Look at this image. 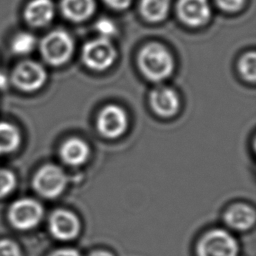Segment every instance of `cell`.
Listing matches in <instances>:
<instances>
[{
  "mask_svg": "<svg viewBox=\"0 0 256 256\" xmlns=\"http://www.w3.org/2000/svg\"><path fill=\"white\" fill-rule=\"evenodd\" d=\"M137 65L147 79L160 82L172 74L175 63L171 52L164 44L158 41H150L139 50Z\"/></svg>",
  "mask_w": 256,
  "mask_h": 256,
  "instance_id": "cell-1",
  "label": "cell"
},
{
  "mask_svg": "<svg viewBox=\"0 0 256 256\" xmlns=\"http://www.w3.org/2000/svg\"><path fill=\"white\" fill-rule=\"evenodd\" d=\"M74 40L64 29L57 28L46 33L39 42V50L46 63L61 66L67 63L74 52Z\"/></svg>",
  "mask_w": 256,
  "mask_h": 256,
  "instance_id": "cell-2",
  "label": "cell"
},
{
  "mask_svg": "<svg viewBox=\"0 0 256 256\" xmlns=\"http://www.w3.org/2000/svg\"><path fill=\"white\" fill-rule=\"evenodd\" d=\"M81 58L86 67L95 71H104L115 62L117 50L111 39L98 36L83 45Z\"/></svg>",
  "mask_w": 256,
  "mask_h": 256,
  "instance_id": "cell-3",
  "label": "cell"
},
{
  "mask_svg": "<svg viewBox=\"0 0 256 256\" xmlns=\"http://www.w3.org/2000/svg\"><path fill=\"white\" fill-rule=\"evenodd\" d=\"M196 254L197 256H238L239 245L227 231L214 229L199 240Z\"/></svg>",
  "mask_w": 256,
  "mask_h": 256,
  "instance_id": "cell-4",
  "label": "cell"
},
{
  "mask_svg": "<svg viewBox=\"0 0 256 256\" xmlns=\"http://www.w3.org/2000/svg\"><path fill=\"white\" fill-rule=\"evenodd\" d=\"M67 177L64 171L53 164L42 166L33 177L35 191L45 198L59 196L66 187Z\"/></svg>",
  "mask_w": 256,
  "mask_h": 256,
  "instance_id": "cell-5",
  "label": "cell"
},
{
  "mask_svg": "<svg viewBox=\"0 0 256 256\" xmlns=\"http://www.w3.org/2000/svg\"><path fill=\"white\" fill-rule=\"evenodd\" d=\"M175 12L179 22L189 28L204 27L212 18L209 0H177Z\"/></svg>",
  "mask_w": 256,
  "mask_h": 256,
  "instance_id": "cell-6",
  "label": "cell"
},
{
  "mask_svg": "<svg viewBox=\"0 0 256 256\" xmlns=\"http://www.w3.org/2000/svg\"><path fill=\"white\" fill-rule=\"evenodd\" d=\"M11 79L19 90L34 92L44 85L47 73L40 63L33 60H24L14 67Z\"/></svg>",
  "mask_w": 256,
  "mask_h": 256,
  "instance_id": "cell-7",
  "label": "cell"
},
{
  "mask_svg": "<svg viewBox=\"0 0 256 256\" xmlns=\"http://www.w3.org/2000/svg\"><path fill=\"white\" fill-rule=\"evenodd\" d=\"M43 208L41 204L31 198H22L15 201L9 208L10 223L19 230L34 228L41 221Z\"/></svg>",
  "mask_w": 256,
  "mask_h": 256,
  "instance_id": "cell-8",
  "label": "cell"
},
{
  "mask_svg": "<svg viewBox=\"0 0 256 256\" xmlns=\"http://www.w3.org/2000/svg\"><path fill=\"white\" fill-rule=\"evenodd\" d=\"M96 124L102 136L115 139L125 133L128 127V119L126 112L121 107L108 105L100 111Z\"/></svg>",
  "mask_w": 256,
  "mask_h": 256,
  "instance_id": "cell-9",
  "label": "cell"
},
{
  "mask_svg": "<svg viewBox=\"0 0 256 256\" xmlns=\"http://www.w3.org/2000/svg\"><path fill=\"white\" fill-rule=\"evenodd\" d=\"M56 14L53 0H29L22 10V19L28 27L34 29L49 26Z\"/></svg>",
  "mask_w": 256,
  "mask_h": 256,
  "instance_id": "cell-10",
  "label": "cell"
},
{
  "mask_svg": "<svg viewBox=\"0 0 256 256\" xmlns=\"http://www.w3.org/2000/svg\"><path fill=\"white\" fill-rule=\"evenodd\" d=\"M81 229L78 217L68 210H56L49 218V230L54 238L61 241L75 239Z\"/></svg>",
  "mask_w": 256,
  "mask_h": 256,
  "instance_id": "cell-11",
  "label": "cell"
},
{
  "mask_svg": "<svg viewBox=\"0 0 256 256\" xmlns=\"http://www.w3.org/2000/svg\"><path fill=\"white\" fill-rule=\"evenodd\" d=\"M150 105L157 115L168 118L178 112L179 98L172 88L157 86L150 93Z\"/></svg>",
  "mask_w": 256,
  "mask_h": 256,
  "instance_id": "cell-12",
  "label": "cell"
},
{
  "mask_svg": "<svg viewBox=\"0 0 256 256\" xmlns=\"http://www.w3.org/2000/svg\"><path fill=\"white\" fill-rule=\"evenodd\" d=\"M96 8V0H60L59 2L61 15L71 23L88 21L95 14Z\"/></svg>",
  "mask_w": 256,
  "mask_h": 256,
  "instance_id": "cell-13",
  "label": "cell"
},
{
  "mask_svg": "<svg viewBox=\"0 0 256 256\" xmlns=\"http://www.w3.org/2000/svg\"><path fill=\"white\" fill-rule=\"evenodd\" d=\"M171 4L172 0H139L138 12L145 22L159 24L167 19Z\"/></svg>",
  "mask_w": 256,
  "mask_h": 256,
  "instance_id": "cell-14",
  "label": "cell"
},
{
  "mask_svg": "<svg viewBox=\"0 0 256 256\" xmlns=\"http://www.w3.org/2000/svg\"><path fill=\"white\" fill-rule=\"evenodd\" d=\"M255 211L246 204H235L225 213L224 219L228 226L238 231L250 229L255 223Z\"/></svg>",
  "mask_w": 256,
  "mask_h": 256,
  "instance_id": "cell-15",
  "label": "cell"
},
{
  "mask_svg": "<svg viewBox=\"0 0 256 256\" xmlns=\"http://www.w3.org/2000/svg\"><path fill=\"white\" fill-rule=\"evenodd\" d=\"M89 146L79 138H70L63 143L60 149L61 159L68 165L79 166L89 157Z\"/></svg>",
  "mask_w": 256,
  "mask_h": 256,
  "instance_id": "cell-16",
  "label": "cell"
},
{
  "mask_svg": "<svg viewBox=\"0 0 256 256\" xmlns=\"http://www.w3.org/2000/svg\"><path fill=\"white\" fill-rule=\"evenodd\" d=\"M21 143V134L16 126L0 122V155L15 151Z\"/></svg>",
  "mask_w": 256,
  "mask_h": 256,
  "instance_id": "cell-17",
  "label": "cell"
},
{
  "mask_svg": "<svg viewBox=\"0 0 256 256\" xmlns=\"http://www.w3.org/2000/svg\"><path fill=\"white\" fill-rule=\"evenodd\" d=\"M37 45L36 37L28 31H19L11 39L10 48L12 52L19 56L30 54Z\"/></svg>",
  "mask_w": 256,
  "mask_h": 256,
  "instance_id": "cell-18",
  "label": "cell"
},
{
  "mask_svg": "<svg viewBox=\"0 0 256 256\" xmlns=\"http://www.w3.org/2000/svg\"><path fill=\"white\" fill-rule=\"evenodd\" d=\"M238 69L241 76L249 82L256 80V53L251 50L244 53L238 61Z\"/></svg>",
  "mask_w": 256,
  "mask_h": 256,
  "instance_id": "cell-19",
  "label": "cell"
},
{
  "mask_svg": "<svg viewBox=\"0 0 256 256\" xmlns=\"http://www.w3.org/2000/svg\"><path fill=\"white\" fill-rule=\"evenodd\" d=\"M16 186L14 173L7 169H0V198L10 194Z\"/></svg>",
  "mask_w": 256,
  "mask_h": 256,
  "instance_id": "cell-20",
  "label": "cell"
},
{
  "mask_svg": "<svg viewBox=\"0 0 256 256\" xmlns=\"http://www.w3.org/2000/svg\"><path fill=\"white\" fill-rule=\"evenodd\" d=\"M247 0H214L217 8L227 14L239 13L246 5Z\"/></svg>",
  "mask_w": 256,
  "mask_h": 256,
  "instance_id": "cell-21",
  "label": "cell"
},
{
  "mask_svg": "<svg viewBox=\"0 0 256 256\" xmlns=\"http://www.w3.org/2000/svg\"><path fill=\"white\" fill-rule=\"evenodd\" d=\"M95 30L98 32L99 36L110 39L113 35H115L117 31V27L111 19L102 17L96 21Z\"/></svg>",
  "mask_w": 256,
  "mask_h": 256,
  "instance_id": "cell-22",
  "label": "cell"
},
{
  "mask_svg": "<svg viewBox=\"0 0 256 256\" xmlns=\"http://www.w3.org/2000/svg\"><path fill=\"white\" fill-rule=\"evenodd\" d=\"M0 256H22V252L16 242L9 239H1Z\"/></svg>",
  "mask_w": 256,
  "mask_h": 256,
  "instance_id": "cell-23",
  "label": "cell"
},
{
  "mask_svg": "<svg viewBox=\"0 0 256 256\" xmlns=\"http://www.w3.org/2000/svg\"><path fill=\"white\" fill-rule=\"evenodd\" d=\"M134 0H102V2L114 11H125L131 7Z\"/></svg>",
  "mask_w": 256,
  "mask_h": 256,
  "instance_id": "cell-24",
  "label": "cell"
},
{
  "mask_svg": "<svg viewBox=\"0 0 256 256\" xmlns=\"http://www.w3.org/2000/svg\"><path fill=\"white\" fill-rule=\"evenodd\" d=\"M48 256H81V254L73 248H60L51 252Z\"/></svg>",
  "mask_w": 256,
  "mask_h": 256,
  "instance_id": "cell-25",
  "label": "cell"
},
{
  "mask_svg": "<svg viewBox=\"0 0 256 256\" xmlns=\"http://www.w3.org/2000/svg\"><path fill=\"white\" fill-rule=\"evenodd\" d=\"M87 256H114L113 253L107 250H94L90 252Z\"/></svg>",
  "mask_w": 256,
  "mask_h": 256,
  "instance_id": "cell-26",
  "label": "cell"
},
{
  "mask_svg": "<svg viewBox=\"0 0 256 256\" xmlns=\"http://www.w3.org/2000/svg\"><path fill=\"white\" fill-rule=\"evenodd\" d=\"M7 84V78L3 73L0 72V88H4Z\"/></svg>",
  "mask_w": 256,
  "mask_h": 256,
  "instance_id": "cell-27",
  "label": "cell"
}]
</instances>
